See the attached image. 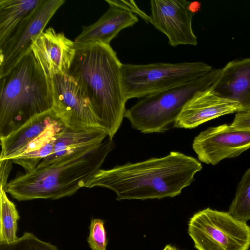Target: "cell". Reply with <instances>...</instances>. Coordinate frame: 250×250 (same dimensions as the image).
<instances>
[{"mask_svg": "<svg viewBox=\"0 0 250 250\" xmlns=\"http://www.w3.org/2000/svg\"><path fill=\"white\" fill-rule=\"evenodd\" d=\"M65 1L42 0L37 9L0 44V77L8 73L32 50L34 42Z\"/></svg>", "mask_w": 250, "mask_h": 250, "instance_id": "8", "label": "cell"}, {"mask_svg": "<svg viewBox=\"0 0 250 250\" xmlns=\"http://www.w3.org/2000/svg\"><path fill=\"white\" fill-rule=\"evenodd\" d=\"M87 242L91 250H106L108 239L103 220H91Z\"/></svg>", "mask_w": 250, "mask_h": 250, "instance_id": "23", "label": "cell"}, {"mask_svg": "<svg viewBox=\"0 0 250 250\" xmlns=\"http://www.w3.org/2000/svg\"><path fill=\"white\" fill-rule=\"evenodd\" d=\"M188 232L197 250H248L250 226L229 212L209 208L193 214Z\"/></svg>", "mask_w": 250, "mask_h": 250, "instance_id": "7", "label": "cell"}, {"mask_svg": "<svg viewBox=\"0 0 250 250\" xmlns=\"http://www.w3.org/2000/svg\"><path fill=\"white\" fill-rule=\"evenodd\" d=\"M32 50L48 77L67 74L76 52L74 42L49 27L32 45Z\"/></svg>", "mask_w": 250, "mask_h": 250, "instance_id": "13", "label": "cell"}, {"mask_svg": "<svg viewBox=\"0 0 250 250\" xmlns=\"http://www.w3.org/2000/svg\"><path fill=\"white\" fill-rule=\"evenodd\" d=\"M228 212L244 222L250 220V168L245 172L238 184Z\"/></svg>", "mask_w": 250, "mask_h": 250, "instance_id": "20", "label": "cell"}, {"mask_svg": "<svg viewBox=\"0 0 250 250\" xmlns=\"http://www.w3.org/2000/svg\"><path fill=\"white\" fill-rule=\"evenodd\" d=\"M230 125L237 128L250 130V109L237 112Z\"/></svg>", "mask_w": 250, "mask_h": 250, "instance_id": "25", "label": "cell"}, {"mask_svg": "<svg viewBox=\"0 0 250 250\" xmlns=\"http://www.w3.org/2000/svg\"><path fill=\"white\" fill-rule=\"evenodd\" d=\"M114 147L112 140L105 139L91 149L19 175L8 182L5 191L19 201L71 196L85 188Z\"/></svg>", "mask_w": 250, "mask_h": 250, "instance_id": "3", "label": "cell"}, {"mask_svg": "<svg viewBox=\"0 0 250 250\" xmlns=\"http://www.w3.org/2000/svg\"><path fill=\"white\" fill-rule=\"evenodd\" d=\"M191 4L186 0L150 1V23L167 37L171 46L197 44L192 27L195 13L190 8Z\"/></svg>", "mask_w": 250, "mask_h": 250, "instance_id": "11", "label": "cell"}, {"mask_svg": "<svg viewBox=\"0 0 250 250\" xmlns=\"http://www.w3.org/2000/svg\"><path fill=\"white\" fill-rule=\"evenodd\" d=\"M13 163L12 159L0 160V188L5 190L8 184V178L12 167Z\"/></svg>", "mask_w": 250, "mask_h": 250, "instance_id": "26", "label": "cell"}, {"mask_svg": "<svg viewBox=\"0 0 250 250\" xmlns=\"http://www.w3.org/2000/svg\"><path fill=\"white\" fill-rule=\"evenodd\" d=\"M51 80L53 108L66 125L103 127L85 93L71 76L57 75Z\"/></svg>", "mask_w": 250, "mask_h": 250, "instance_id": "10", "label": "cell"}, {"mask_svg": "<svg viewBox=\"0 0 250 250\" xmlns=\"http://www.w3.org/2000/svg\"><path fill=\"white\" fill-rule=\"evenodd\" d=\"M107 137V133L103 127L66 125L56 137L53 153L37 167L48 166L64 158L95 147Z\"/></svg>", "mask_w": 250, "mask_h": 250, "instance_id": "14", "label": "cell"}, {"mask_svg": "<svg viewBox=\"0 0 250 250\" xmlns=\"http://www.w3.org/2000/svg\"><path fill=\"white\" fill-rule=\"evenodd\" d=\"M101 18L89 26H83L81 33L74 41L78 44L110 45V42L123 29L138 21L135 15L129 10L113 4Z\"/></svg>", "mask_w": 250, "mask_h": 250, "instance_id": "15", "label": "cell"}, {"mask_svg": "<svg viewBox=\"0 0 250 250\" xmlns=\"http://www.w3.org/2000/svg\"><path fill=\"white\" fill-rule=\"evenodd\" d=\"M0 243L10 244L16 241L20 215L16 205L8 198L5 190L0 188Z\"/></svg>", "mask_w": 250, "mask_h": 250, "instance_id": "19", "label": "cell"}, {"mask_svg": "<svg viewBox=\"0 0 250 250\" xmlns=\"http://www.w3.org/2000/svg\"><path fill=\"white\" fill-rule=\"evenodd\" d=\"M202 169L195 158L177 151L108 169H100L85 188H108L116 200H146L174 197L194 180Z\"/></svg>", "mask_w": 250, "mask_h": 250, "instance_id": "1", "label": "cell"}, {"mask_svg": "<svg viewBox=\"0 0 250 250\" xmlns=\"http://www.w3.org/2000/svg\"><path fill=\"white\" fill-rule=\"evenodd\" d=\"M108 3H111L115 5L125 8L133 13L135 12L140 17L147 22H151L150 16L147 15L145 13L141 10L136 5L133 1L117 0H105Z\"/></svg>", "mask_w": 250, "mask_h": 250, "instance_id": "24", "label": "cell"}, {"mask_svg": "<svg viewBox=\"0 0 250 250\" xmlns=\"http://www.w3.org/2000/svg\"><path fill=\"white\" fill-rule=\"evenodd\" d=\"M0 250H59L55 245L43 241L33 233L25 232L15 242L0 243Z\"/></svg>", "mask_w": 250, "mask_h": 250, "instance_id": "22", "label": "cell"}, {"mask_svg": "<svg viewBox=\"0 0 250 250\" xmlns=\"http://www.w3.org/2000/svg\"><path fill=\"white\" fill-rule=\"evenodd\" d=\"M75 45V54L67 74L85 93L100 125L112 140L126 110L122 63L110 45Z\"/></svg>", "mask_w": 250, "mask_h": 250, "instance_id": "2", "label": "cell"}, {"mask_svg": "<svg viewBox=\"0 0 250 250\" xmlns=\"http://www.w3.org/2000/svg\"><path fill=\"white\" fill-rule=\"evenodd\" d=\"M242 110L239 103L221 97L210 87L195 93L185 104L173 126L191 129L221 116Z\"/></svg>", "mask_w": 250, "mask_h": 250, "instance_id": "12", "label": "cell"}, {"mask_svg": "<svg viewBox=\"0 0 250 250\" xmlns=\"http://www.w3.org/2000/svg\"><path fill=\"white\" fill-rule=\"evenodd\" d=\"M221 71L212 69L188 83L143 97L126 110L125 117L141 132H165L174 123L188 101L197 92L209 88Z\"/></svg>", "mask_w": 250, "mask_h": 250, "instance_id": "5", "label": "cell"}, {"mask_svg": "<svg viewBox=\"0 0 250 250\" xmlns=\"http://www.w3.org/2000/svg\"><path fill=\"white\" fill-rule=\"evenodd\" d=\"M210 88L221 97L239 103L242 111L250 109V58L228 62Z\"/></svg>", "mask_w": 250, "mask_h": 250, "instance_id": "16", "label": "cell"}, {"mask_svg": "<svg viewBox=\"0 0 250 250\" xmlns=\"http://www.w3.org/2000/svg\"><path fill=\"white\" fill-rule=\"evenodd\" d=\"M192 148L200 161L215 165L250 148V130L226 124L210 127L195 137Z\"/></svg>", "mask_w": 250, "mask_h": 250, "instance_id": "9", "label": "cell"}, {"mask_svg": "<svg viewBox=\"0 0 250 250\" xmlns=\"http://www.w3.org/2000/svg\"><path fill=\"white\" fill-rule=\"evenodd\" d=\"M163 250H179L175 247L171 245H167Z\"/></svg>", "mask_w": 250, "mask_h": 250, "instance_id": "27", "label": "cell"}, {"mask_svg": "<svg viewBox=\"0 0 250 250\" xmlns=\"http://www.w3.org/2000/svg\"><path fill=\"white\" fill-rule=\"evenodd\" d=\"M53 105L51 77L45 74L31 50L0 77V137Z\"/></svg>", "mask_w": 250, "mask_h": 250, "instance_id": "4", "label": "cell"}, {"mask_svg": "<svg viewBox=\"0 0 250 250\" xmlns=\"http://www.w3.org/2000/svg\"><path fill=\"white\" fill-rule=\"evenodd\" d=\"M212 69L201 62L147 64H123L122 82L126 99L142 98L199 78Z\"/></svg>", "mask_w": 250, "mask_h": 250, "instance_id": "6", "label": "cell"}, {"mask_svg": "<svg viewBox=\"0 0 250 250\" xmlns=\"http://www.w3.org/2000/svg\"><path fill=\"white\" fill-rule=\"evenodd\" d=\"M62 119L53 108L30 119L7 135L0 137V160L12 159L51 125Z\"/></svg>", "mask_w": 250, "mask_h": 250, "instance_id": "17", "label": "cell"}, {"mask_svg": "<svg viewBox=\"0 0 250 250\" xmlns=\"http://www.w3.org/2000/svg\"><path fill=\"white\" fill-rule=\"evenodd\" d=\"M42 0H0V44L39 7Z\"/></svg>", "mask_w": 250, "mask_h": 250, "instance_id": "18", "label": "cell"}, {"mask_svg": "<svg viewBox=\"0 0 250 250\" xmlns=\"http://www.w3.org/2000/svg\"><path fill=\"white\" fill-rule=\"evenodd\" d=\"M58 134L41 147L13 158V163L22 167L25 172L34 170L44 158L53 153Z\"/></svg>", "mask_w": 250, "mask_h": 250, "instance_id": "21", "label": "cell"}]
</instances>
